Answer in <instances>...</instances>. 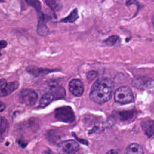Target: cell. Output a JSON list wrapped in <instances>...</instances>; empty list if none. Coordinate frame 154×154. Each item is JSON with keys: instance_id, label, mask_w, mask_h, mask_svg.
I'll list each match as a JSON object with an SVG mask.
<instances>
[{"instance_id": "1", "label": "cell", "mask_w": 154, "mask_h": 154, "mask_svg": "<svg viewBox=\"0 0 154 154\" xmlns=\"http://www.w3.org/2000/svg\"><path fill=\"white\" fill-rule=\"evenodd\" d=\"M114 84L109 78H99L91 87L90 97L94 102L103 104L111 99Z\"/></svg>"}, {"instance_id": "2", "label": "cell", "mask_w": 154, "mask_h": 154, "mask_svg": "<svg viewBox=\"0 0 154 154\" xmlns=\"http://www.w3.org/2000/svg\"><path fill=\"white\" fill-rule=\"evenodd\" d=\"M114 100L120 103H129L134 101V96L131 89L128 86H122L117 88L114 93Z\"/></svg>"}, {"instance_id": "3", "label": "cell", "mask_w": 154, "mask_h": 154, "mask_svg": "<svg viewBox=\"0 0 154 154\" xmlns=\"http://www.w3.org/2000/svg\"><path fill=\"white\" fill-rule=\"evenodd\" d=\"M55 117L57 120L66 123H72L75 119L72 109L69 106L57 108L55 111Z\"/></svg>"}, {"instance_id": "4", "label": "cell", "mask_w": 154, "mask_h": 154, "mask_svg": "<svg viewBox=\"0 0 154 154\" xmlns=\"http://www.w3.org/2000/svg\"><path fill=\"white\" fill-rule=\"evenodd\" d=\"M38 95L37 93L32 89H23L19 94V101L26 105H33L35 103Z\"/></svg>"}, {"instance_id": "5", "label": "cell", "mask_w": 154, "mask_h": 154, "mask_svg": "<svg viewBox=\"0 0 154 154\" xmlns=\"http://www.w3.org/2000/svg\"><path fill=\"white\" fill-rule=\"evenodd\" d=\"M79 148V144L73 140L64 141L58 144V150L66 154H73L76 152Z\"/></svg>"}, {"instance_id": "6", "label": "cell", "mask_w": 154, "mask_h": 154, "mask_svg": "<svg viewBox=\"0 0 154 154\" xmlns=\"http://www.w3.org/2000/svg\"><path fill=\"white\" fill-rule=\"evenodd\" d=\"M70 91L76 96H80L84 92V85L82 81L78 79H72L69 85Z\"/></svg>"}, {"instance_id": "7", "label": "cell", "mask_w": 154, "mask_h": 154, "mask_svg": "<svg viewBox=\"0 0 154 154\" xmlns=\"http://www.w3.org/2000/svg\"><path fill=\"white\" fill-rule=\"evenodd\" d=\"M19 87V82L17 81L4 82L0 85V97H4L10 94Z\"/></svg>"}, {"instance_id": "8", "label": "cell", "mask_w": 154, "mask_h": 154, "mask_svg": "<svg viewBox=\"0 0 154 154\" xmlns=\"http://www.w3.org/2000/svg\"><path fill=\"white\" fill-rule=\"evenodd\" d=\"M46 15L42 14L38 20L37 26V33L42 36H45L49 33V29L46 25Z\"/></svg>"}, {"instance_id": "9", "label": "cell", "mask_w": 154, "mask_h": 154, "mask_svg": "<svg viewBox=\"0 0 154 154\" xmlns=\"http://www.w3.org/2000/svg\"><path fill=\"white\" fill-rule=\"evenodd\" d=\"M144 134L150 137L154 134V120L144 121L141 123Z\"/></svg>"}, {"instance_id": "10", "label": "cell", "mask_w": 154, "mask_h": 154, "mask_svg": "<svg viewBox=\"0 0 154 154\" xmlns=\"http://www.w3.org/2000/svg\"><path fill=\"white\" fill-rule=\"evenodd\" d=\"M52 94L54 97V99H61L66 96V90L61 87L57 85H54L51 87Z\"/></svg>"}, {"instance_id": "11", "label": "cell", "mask_w": 154, "mask_h": 154, "mask_svg": "<svg viewBox=\"0 0 154 154\" xmlns=\"http://www.w3.org/2000/svg\"><path fill=\"white\" fill-rule=\"evenodd\" d=\"M125 154H143V149L138 144L132 143L127 147Z\"/></svg>"}, {"instance_id": "12", "label": "cell", "mask_w": 154, "mask_h": 154, "mask_svg": "<svg viewBox=\"0 0 154 154\" xmlns=\"http://www.w3.org/2000/svg\"><path fill=\"white\" fill-rule=\"evenodd\" d=\"M9 123L6 119L1 117L0 119V140H2L8 132Z\"/></svg>"}, {"instance_id": "13", "label": "cell", "mask_w": 154, "mask_h": 154, "mask_svg": "<svg viewBox=\"0 0 154 154\" xmlns=\"http://www.w3.org/2000/svg\"><path fill=\"white\" fill-rule=\"evenodd\" d=\"M27 71L34 76H38L40 74H46L49 72H54V70H52L51 69H48L37 68V67H35V66H29L27 68Z\"/></svg>"}, {"instance_id": "14", "label": "cell", "mask_w": 154, "mask_h": 154, "mask_svg": "<svg viewBox=\"0 0 154 154\" xmlns=\"http://www.w3.org/2000/svg\"><path fill=\"white\" fill-rule=\"evenodd\" d=\"M46 4L54 11H59L62 9L61 0H45Z\"/></svg>"}, {"instance_id": "15", "label": "cell", "mask_w": 154, "mask_h": 154, "mask_svg": "<svg viewBox=\"0 0 154 154\" xmlns=\"http://www.w3.org/2000/svg\"><path fill=\"white\" fill-rule=\"evenodd\" d=\"M54 99V97L51 93H45L43 95L40 99L39 106L41 108H44L46 106L48 105H49Z\"/></svg>"}, {"instance_id": "16", "label": "cell", "mask_w": 154, "mask_h": 154, "mask_svg": "<svg viewBox=\"0 0 154 154\" xmlns=\"http://www.w3.org/2000/svg\"><path fill=\"white\" fill-rule=\"evenodd\" d=\"M78 18H79V15L78 13V10L77 8H75L71 11L69 15H68L66 17L62 19L61 20V22H65V23H67V22L73 23L75 22Z\"/></svg>"}, {"instance_id": "17", "label": "cell", "mask_w": 154, "mask_h": 154, "mask_svg": "<svg viewBox=\"0 0 154 154\" xmlns=\"http://www.w3.org/2000/svg\"><path fill=\"white\" fill-rule=\"evenodd\" d=\"M133 84L137 88H146L149 87L150 83L149 79H146L144 78H138L134 80Z\"/></svg>"}, {"instance_id": "18", "label": "cell", "mask_w": 154, "mask_h": 154, "mask_svg": "<svg viewBox=\"0 0 154 154\" xmlns=\"http://www.w3.org/2000/svg\"><path fill=\"white\" fill-rule=\"evenodd\" d=\"M26 2L30 6L34 8L38 12H40L41 10V3L39 0H25Z\"/></svg>"}, {"instance_id": "19", "label": "cell", "mask_w": 154, "mask_h": 154, "mask_svg": "<svg viewBox=\"0 0 154 154\" xmlns=\"http://www.w3.org/2000/svg\"><path fill=\"white\" fill-rule=\"evenodd\" d=\"M119 42V37L117 35H112L104 40V43L108 46H113Z\"/></svg>"}, {"instance_id": "20", "label": "cell", "mask_w": 154, "mask_h": 154, "mask_svg": "<svg viewBox=\"0 0 154 154\" xmlns=\"http://www.w3.org/2000/svg\"><path fill=\"white\" fill-rule=\"evenodd\" d=\"M97 75V73L96 71H94V70H91V71H90V72H88L87 73V78H88V79L92 80V79H93L95 77H96Z\"/></svg>"}, {"instance_id": "21", "label": "cell", "mask_w": 154, "mask_h": 154, "mask_svg": "<svg viewBox=\"0 0 154 154\" xmlns=\"http://www.w3.org/2000/svg\"><path fill=\"white\" fill-rule=\"evenodd\" d=\"M137 0H125V3L127 6H129L132 4H137Z\"/></svg>"}, {"instance_id": "22", "label": "cell", "mask_w": 154, "mask_h": 154, "mask_svg": "<svg viewBox=\"0 0 154 154\" xmlns=\"http://www.w3.org/2000/svg\"><path fill=\"white\" fill-rule=\"evenodd\" d=\"M7 43L5 40H0V50L7 46Z\"/></svg>"}, {"instance_id": "23", "label": "cell", "mask_w": 154, "mask_h": 154, "mask_svg": "<svg viewBox=\"0 0 154 154\" xmlns=\"http://www.w3.org/2000/svg\"><path fill=\"white\" fill-rule=\"evenodd\" d=\"M5 108V105L2 102L0 101V112L2 111Z\"/></svg>"}, {"instance_id": "24", "label": "cell", "mask_w": 154, "mask_h": 154, "mask_svg": "<svg viewBox=\"0 0 154 154\" xmlns=\"http://www.w3.org/2000/svg\"><path fill=\"white\" fill-rule=\"evenodd\" d=\"M106 154H118V153H117V152L115 150L111 149V150H109Z\"/></svg>"}, {"instance_id": "25", "label": "cell", "mask_w": 154, "mask_h": 154, "mask_svg": "<svg viewBox=\"0 0 154 154\" xmlns=\"http://www.w3.org/2000/svg\"><path fill=\"white\" fill-rule=\"evenodd\" d=\"M43 154H57V153H55L51 150H46L43 152Z\"/></svg>"}, {"instance_id": "26", "label": "cell", "mask_w": 154, "mask_h": 154, "mask_svg": "<svg viewBox=\"0 0 154 154\" xmlns=\"http://www.w3.org/2000/svg\"><path fill=\"white\" fill-rule=\"evenodd\" d=\"M4 82H5V79H0V85H2V84L3 83H4Z\"/></svg>"}, {"instance_id": "27", "label": "cell", "mask_w": 154, "mask_h": 154, "mask_svg": "<svg viewBox=\"0 0 154 154\" xmlns=\"http://www.w3.org/2000/svg\"><path fill=\"white\" fill-rule=\"evenodd\" d=\"M152 23H153V26H154V14H153V18H152Z\"/></svg>"}, {"instance_id": "28", "label": "cell", "mask_w": 154, "mask_h": 154, "mask_svg": "<svg viewBox=\"0 0 154 154\" xmlns=\"http://www.w3.org/2000/svg\"><path fill=\"white\" fill-rule=\"evenodd\" d=\"M5 0H0V2H5Z\"/></svg>"}, {"instance_id": "29", "label": "cell", "mask_w": 154, "mask_h": 154, "mask_svg": "<svg viewBox=\"0 0 154 154\" xmlns=\"http://www.w3.org/2000/svg\"><path fill=\"white\" fill-rule=\"evenodd\" d=\"M0 154H2V153H0Z\"/></svg>"}]
</instances>
